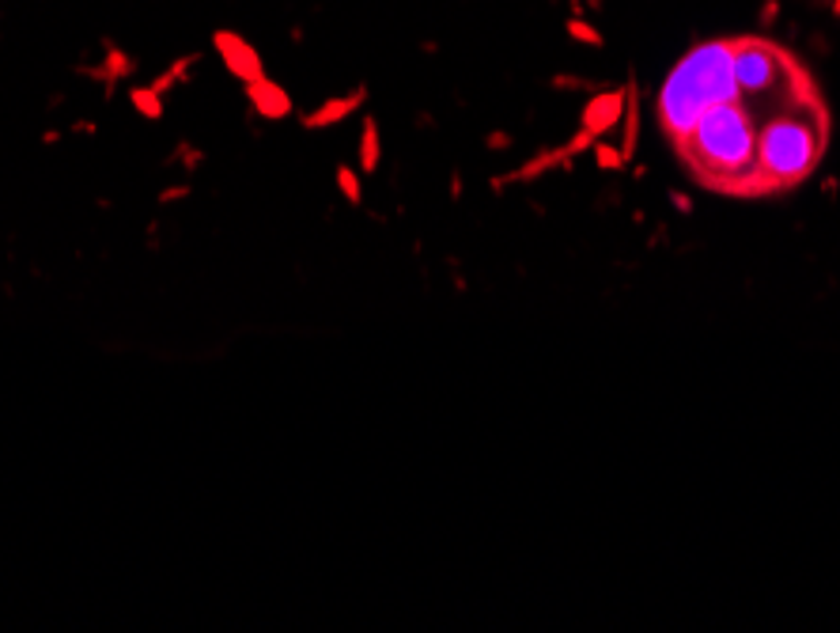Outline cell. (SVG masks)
Wrapping results in <instances>:
<instances>
[{"label":"cell","instance_id":"cell-19","mask_svg":"<svg viewBox=\"0 0 840 633\" xmlns=\"http://www.w3.org/2000/svg\"><path fill=\"white\" fill-rule=\"evenodd\" d=\"M595 141H598V137H595V133L579 130V133H576V137H571V141L565 144V152L571 155V160H576V155H584V152H590V149H595Z\"/></svg>","mask_w":840,"mask_h":633},{"label":"cell","instance_id":"cell-13","mask_svg":"<svg viewBox=\"0 0 840 633\" xmlns=\"http://www.w3.org/2000/svg\"><path fill=\"white\" fill-rule=\"evenodd\" d=\"M334 187H337V194L345 198L353 209L364 205V175H360V168H348V163H337V171H334Z\"/></svg>","mask_w":840,"mask_h":633},{"label":"cell","instance_id":"cell-20","mask_svg":"<svg viewBox=\"0 0 840 633\" xmlns=\"http://www.w3.org/2000/svg\"><path fill=\"white\" fill-rule=\"evenodd\" d=\"M485 149H488V152H504V149H512V133L493 130V133L485 137Z\"/></svg>","mask_w":840,"mask_h":633},{"label":"cell","instance_id":"cell-3","mask_svg":"<svg viewBox=\"0 0 840 633\" xmlns=\"http://www.w3.org/2000/svg\"><path fill=\"white\" fill-rule=\"evenodd\" d=\"M212 50H216V58L224 61V69L232 72L235 80H243V84H254V80L265 77L262 53H257L254 42L243 39L239 31H227V27L212 31Z\"/></svg>","mask_w":840,"mask_h":633},{"label":"cell","instance_id":"cell-2","mask_svg":"<svg viewBox=\"0 0 840 633\" xmlns=\"http://www.w3.org/2000/svg\"><path fill=\"white\" fill-rule=\"evenodd\" d=\"M738 96L742 88L735 77V39L697 42L662 80L655 96V125L670 141H681L708 107L731 103Z\"/></svg>","mask_w":840,"mask_h":633},{"label":"cell","instance_id":"cell-23","mask_svg":"<svg viewBox=\"0 0 840 633\" xmlns=\"http://www.w3.org/2000/svg\"><path fill=\"white\" fill-rule=\"evenodd\" d=\"M451 198L463 201V171H455V175H451Z\"/></svg>","mask_w":840,"mask_h":633},{"label":"cell","instance_id":"cell-1","mask_svg":"<svg viewBox=\"0 0 840 633\" xmlns=\"http://www.w3.org/2000/svg\"><path fill=\"white\" fill-rule=\"evenodd\" d=\"M829 144V107L814 96H802L772 110L757 137V175H761L765 198L796 190L799 182L814 175V168Z\"/></svg>","mask_w":840,"mask_h":633},{"label":"cell","instance_id":"cell-7","mask_svg":"<svg viewBox=\"0 0 840 633\" xmlns=\"http://www.w3.org/2000/svg\"><path fill=\"white\" fill-rule=\"evenodd\" d=\"M364 103H367V88L360 84L353 91H345V96L326 99V103H318L315 110H307V114L300 118V125L303 130H330V125H341L345 118H353Z\"/></svg>","mask_w":840,"mask_h":633},{"label":"cell","instance_id":"cell-18","mask_svg":"<svg viewBox=\"0 0 840 633\" xmlns=\"http://www.w3.org/2000/svg\"><path fill=\"white\" fill-rule=\"evenodd\" d=\"M549 84L557 88V91H590V96H595V91H603V84H598V80H587V77H568V72H560V77H553Z\"/></svg>","mask_w":840,"mask_h":633},{"label":"cell","instance_id":"cell-4","mask_svg":"<svg viewBox=\"0 0 840 633\" xmlns=\"http://www.w3.org/2000/svg\"><path fill=\"white\" fill-rule=\"evenodd\" d=\"M625 118V88H603L587 99L584 114H579V125L595 137H606L609 130H617V122Z\"/></svg>","mask_w":840,"mask_h":633},{"label":"cell","instance_id":"cell-6","mask_svg":"<svg viewBox=\"0 0 840 633\" xmlns=\"http://www.w3.org/2000/svg\"><path fill=\"white\" fill-rule=\"evenodd\" d=\"M243 91H246V103H251V110L257 118H265V122H284V118H292L295 103H292L289 91L276 84V80L262 77V80H254V84H243Z\"/></svg>","mask_w":840,"mask_h":633},{"label":"cell","instance_id":"cell-24","mask_svg":"<svg viewBox=\"0 0 840 633\" xmlns=\"http://www.w3.org/2000/svg\"><path fill=\"white\" fill-rule=\"evenodd\" d=\"M72 133H88V137H95V133H99V125L88 118V122H77V125H72Z\"/></svg>","mask_w":840,"mask_h":633},{"label":"cell","instance_id":"cell-8","mask_svg":"<svg viewBox=\"0 0 840 633\" xmlns=\"http://www.w3.org/2000/svg\"><path fill=\"white\" fill-rule=\"evenodd\" d=\"M571 155L565 152V149H546V152H538V155H530V160L523 163L519 171H512V175H504V179H493L488 182V190L493 194H500L504 187H519V182H534V179H542V175H549V171H571Z\"/></svg>","mask_w":840,"mask_h":633},{"label":"cell","instance_id":"cell-22","mask_svg":"<svg viewBox=\"0 0 840 633\" xmlns=\"http://www.w3.org/2000/svg\"><path fill=\"white\" fill-rule=\"evenodd\" d=\"M144 247L148 251H160V220H152V224L144 228Z\"/></svg>","mask_w":840,"mask_h":633},{"label":"cell","instance_id":"cell-9","mask_svg":"<svg viewBox=\"0 0 840 633\" xmlns=\"http://www.w3.org/2000/svg\"><path fill=\"white\" fill-rule=\"evenodd\" d=\"M356 163H360V175H375L378 163H383V137H378V122L372 114H364V122H360Z\"/></svg>","mask_w":840,"mask_h":633},{"label":"cell","instance_id":"cell-27","mask_svg":"<svg viewBox=\"0 0 840 633\" xmlns=\"http://www.w3.org/2000/svg\"><path fill=\"white\" fill-rule=\"evenodd\" d=\"M837 12H840V0H837Z\"/></svg>","mask_w":840,"mask_h":633},{"label":"cell","instance_id":"cell-10","mask_svg":"<svg viewBox=\"0 0 840 633\" xmlns=\"http://www.w3.org/2000/svg\"><path fill=\"white\" fill-rule=\"evenodd\" d=\"M205 163H209V152L198 149V144L182 137V141L168 152V160H163V171H174V168H179L182 179H198L201 171H205Z\"/></svg>","mask_w":840,"mask_h":633},{"label":"cell","instance_id":"cell-21","mask_svg":"<svg viewBox=\"0 0 840 633\" xmlns=\"http://www.w3.org/2000/svg\"><path fill=\"white\" fill-rule=\"evenodd\" d=\"M148 84H152L155 91H163V96H168V91H174V88H179V80L171 77V69H163L160 77H155V80H148Z\"/></svg>","mask_w":840,"mask_h":633},{"label":"cell","instance_id":"cell-26","mask_svg":"<svg viewBox=\"0 0 840 633\" xmlns=\"http://www.w3.org/2000/svg\"><path fill=\"white\" fill-rule=\"evenodd\" d=\"M587 4H590V8H603V4H606V0H587Z\"/></svg>","mask_w":840,"mask_h":633},{"label":"cell","instance_id":"cell-11","mask_svg":"<svg viewBox=\"0 0 840 633\" xmlns=\"http://www.w3.org/2000/svg\"><path fill=\"white\" fill-rule=\"evenodd\" d=\"M129 107H133L136 118H144V122H163V114H168V96L163 91H155L152 84H136L129 88Z\"/></svg>","mask_w":840,"mask_h":633},{"label":"cell","instance_id":"cell-25","mask_svg":"<svg viewBox=\"0 0 840 633\" xmlns=\"http://www.w3.org/2000/svg\"><path fill=\"white\" fill-rule=\"evenodd\" d=\"M670 198H674V205H678V209H681V213H689V209H694V205H689V198H686V194H678V190H674V194H670Z\"/></svg>","mask_w":840,"mask_h":633},{"label":"cell","instance_id":"cell-17","mask_svg":"<svg viewBox=\"0 0 840 633\" xmlns=\"http://www.w3.org/2000/svg\"><path fill=\"white\" fill-rule=\"evenodd\" d=\"M201 61H205V53H182V58H174L168 69H171V77L179 80V84H190L193 72H198Z\"/></svg>","mask_w":840,"mask_h":633},{"label":"cell","instance_id":"cell-5","mask_svg":"<svg viewBox=\"0 0 840 633\" xmlns=\"http://www.w3.org/2000/svg\"><path fill=\"white\" fill-rule=\"evenodd\" d=\"M88 77L95 80V84H103V96L110 99L122 80L136 77V58L125 50V46L103 39V66H88Z\"/></svg>","mask_w":840,"mask_h":633},{"label":"cell","instance_id":"cell-12","mask_svg":"<svg viewBox=\"0 0 840 633\" xmlns=\"http://www.w3.org/2000/svg\"><path fill=\"white\" fill-rule=\"evenodd\" d=\"M625 137H621V155L625 160H632L636 155V144H640V88L629 84L625 88Z\"/></svg>","mask_w":840,"mask_h":633},{"label":"cell","instance_id":"cell-14","mask_svg":"<svg viewBox=\"0 0 840 633\" xmlns=\"http://www.w3.org/2000/svg\"><path fill=\"white\" fill-rule=\"evenodd\" d=\"M590 155H595V163H598L603 171H625V163H629V160L621 155V149H614V144L603 141V137L595 141V149H590Z\"/></svg>","mask_w":840,"mask_h":633},{"label":"cell","instance_id":"cell-15","mask_svg":"<svg viewBox=\"0 0 840 633\" xmlns=\"http://www.w3.org/2000/svg\"><path fill=\"white\" fill-rule=\"evenodd\" d=\"M190 194H193V179L168 182V187L155 190V205H160V209H171V205H179V201H186Z\"/></svg>","mask_w":840,"mask_h":633},{"label":"cell","instance_id":"cell-16","mask_svg":"<svg viewBox=\"0 0 840 633\" xmlns=\"http://www.w3.org/2000/svg\"><path fill=\"white\" fill-rule=\"evenodd\" d=\"M565 31L571 34L576 42H584V46H603L606 39H603V31L598 27H590L584 16H571V20L565 23Z\"/></svg>","mask_w":840,"mask_h":633}]
</instances>
